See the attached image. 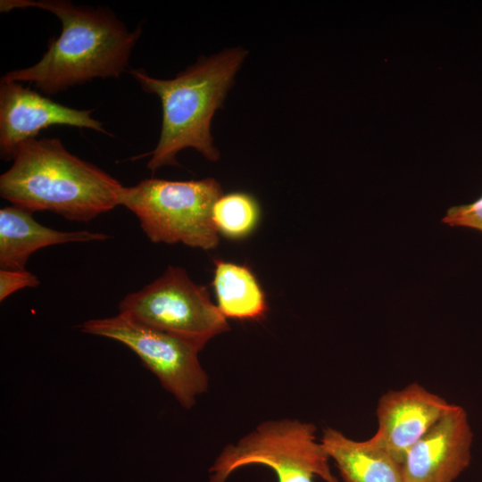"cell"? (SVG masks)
<instances>
[{
	"label": "cell",
	"mask_w": 482,
	"mask_h": 482,
	"mask_svg": "<svg viewBox=\"0 0 482 482\" xmlns=\"http://www.w3.org/2000/svg\"><path fill=\"white\" fill-rule=\"evenodd\" d=\"M472 442L466 411L452 403L407 452L404 482H453L470 463Z\"/></svg>",
	"instance_id": "obj_9"
},
{
	"label": "cell",
	"mask_w": 482,
	"mask_h": 482,
	"mask_svg": "<svg viewBox=\"0 0 482 482\" xmlns=\"http://www.w3.org/2000/svg\"><path fill=\"white\" fill-rule=\"evenodd\" d=\"M221 195V187L212 178L189 181L152 178L124 187L120 205L137 217L152 242L209 250L219 243L212 210Z\"/></svg>",
	"instance_id": "obj_4"
},
{
	"label": "cell",
	"mask_w": 482,
	"mask_h": 482,
	"mask_svg": "<svg viewBox=\"0 0 482 482\" xmlns=\"http://www.w3.org/2000/svg\"><path fill=\"white\" fill-rule=\"evenodd\" d=\"M442 222L451 227H466L482 232V195L470 204L449 208Z\"/></svg>",
	"instance_id": "obj_15"
},
{
	"label": "cell",
	"mask_w": 482,
	"mask_h": 482,
	"mask_svg": "<svg viewBox=\"0 0 482 482\" xmlns=\"http://www.w3.org/2000/svg\"><path fill=\"white\" fill-rule=\"evenodd\" d=\"M123 187L104 170L70 153L56 137L24 142L0 176V195L12 205L76 221L91 220L120 205Z\"/></svg>",
	"instance_id": "obj_2"
},
{
	"label": "cell",
	"mask_w": 482,
	"mask_h": 482,
	"mask_svg": "<svg viewBox=\"0 0 482 482\" xmlns=\"http://www.w3.org/2000/svg\"><path fill=\"white\" fill-rule=\"evenodd\" d=\"M316 430L312 423L299 420L263 421L221 451L210 468V482H226L235 470L249 465L270 468L278 482H313L315 476L338 482Z\"/></svg>",
	"instance_id": "obj_5"
},
{
	"label": "cell",
	"mask_w": 482,
	"mask_h": 482,
	"mask_svg": "<svg viewBox=\"0 0 482 482\" xmlns=\"http://www.w3.org/2000/svg\"><path fill=\"white\" fill-rule=\"evenodd\" d=\"M39 279L33 273L24 270H0V301L24 287H35Z\"/></svg>",
	"instance_id": "obj_16"
},
{
	"label": "cell",
	"mask_w": 482,
	"mask_h": 482,
	"mask_svg": "<svg viewBox=\"0 0 482 482\" xmlns=\"http://www.w3.org/2000/svg\"><path fill=\"white\" fill-rule=\"evenodd\" d=\"M109 236L100 232L58 231L37 222L32 213L17 206L0 210V267L24 270L37 250L71 242L102 241Z\"/></svg>",
	"instance_id": "obj_11"
},
{
	"label": "cell",
	"mask_w": 482,
	"mask_h": 482,
	"mask_svg": "<svg viewBox=\"0 0 482 482\" xmlns=\"http://www.w3.org/2000/svg\"><path fill=\"white\" fill-rule=\"evenodd\" d=\"M246 54L236 47L203 57L171 79L150 77L140 68L129 71L144 91L161 100L160 137L148 154L147 168L152 172L162 166L179 165L177 154L185 148L195 149L211 162L220 158L212 143L211 121Z\"/></svg>",
	"instance_id": "obj_3"
},
{
	"label": "cell",
	"mask_w": 482,
	"mask_h": 482,
	"mask_svg": "<svg viewBox=\"0 0 482 482\" xmlns=\"http://www.w3.org/2000/svg\"><path fill=\"white\" fill-rule=\"evenodd\" d=\"M28 7L54 13L62 32L48 42L34 65L11 71L2 79L29 82L46 95L58 94L94 79H118L126 71L141 26L128 29L104 7L77 5L67 0H1L0 11Z\"/></svg>",
	"instance_id": "obj_1"
},
{
	"label": "cell",
	"mask_w": 482,
	"mask_h": 482,
	"mask_svg": "<svg viewBox=\"0 0 482 482\" xmlns=\"http://www.w3.org/2000/svg\"><path fill=\"white\" fill-rule=\"evenodd\" d=\"M451 404L418 383H411L401 390L389 391L378 402V428L370 439L403 463L411 447Z\"/></svg>",
	"instance_id": "obj_10"
},
{
	"label": "cell",
	"mask_w": 482,
	"mask_h": 482,
	"mask_svg": "<svg viewBox=\"0 0 482 482\" xmlns=\"http://www.w3.org/2000/svg\"><path fill=\"white\" fill-rule=\"evenodd\" d=\"M79 328L85 334L107 337L129 347L185 409H191L208 389L209 378L198 359L200 351L176 337L120 313L87 320Z\"/></svg>",
	"instance_id": "obj_7"
},
{
	"label": "cell",
	"mask_w": 482,
	"mask_h": 482,
	"mask_svg": "<svg viewBox=\"0 0 482 482\" xmlns=\"http://www.w3.org/2000/svg\"><path fill=\"white\" fill-rule=\"evenodd\" d=\"M119 313L176 337L201 351L215 336L229 329L227 319L182 268L169 266L142 289L126 295Z\"/></svg>",
	"instance_id": "obj_6"
},
{
	"label": "cell",
	"mask_w": 482,
	"mask_h": 482,
	"mask_svg": "<svg viewBox=\"0 0 482 482\" xmlns=\"http://www.w3.org/2000/svg\"><path fill=\"white\" fill-rule=\"evenodd\" d=\"M93 110L71 108L17 81L0 80V155L13 161L20 146L51 126L90 129L111 136Z\"/></svg>",
	"instance_id": "obj_8"
},
{
	"label": "cell",
	"mask_w": 482,
	"mask_h": 482,
	"mask_svg": "<svg viewBox=\"0 0 482 482\" xmlns=\"http://www.w3.org/2000/svg\"><path fill=\"white\" fill-rule=\"evenodd\" d=\"M343 482H404L402 463L372 441H355L326 428L320 440Z\"/></svg>",
	"instance_id": "obj_12"
},
{
	"label": "cell",
	"mask_w": 482,
	"mask_h": 482,
	"mask_svg": "<svg viewBox=\"0 0 482 482\" xmlns=\"http://www.w3.org/2000/svg\"><path fill=\"white\" fill-rule=\"evenodd\" d=\"M212 287L217 307L227 319L260 320L266 315V295L256 276L246 265L214 261Z\"/></svg>",
	"instance_id": "obj_13"
},
{
	"label": "cell",
	"mask_w": 482,
	"mask_h": 482,
	"mask_svg": "<svg viewBox=\"0 0 482 482\" xmlns=\"http://www.w3.org/2000/svg\"><path fill=\"white\" fill-rule=\"evenodd\" d=\"M261 210L256 199L244 192L221 195L212 210V220L218 232L230 239H242L256 228Z\"/></svg>",
	"instance_id": "obj_14"
}]
</instances>
